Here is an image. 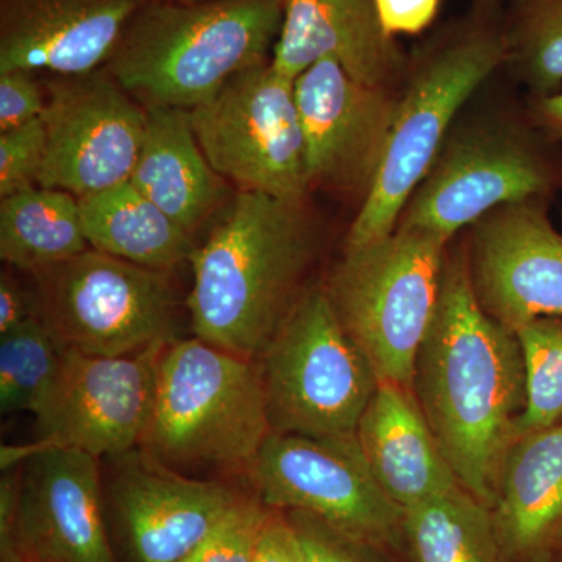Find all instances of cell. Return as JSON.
I'll return each mask as SVG.
<instances>
[{
	"mask_svg": "<svg viewBox=\"0 0 562 562\" xmlns=\"http://www.w3.org/2000/svg\"><path fill=\"white\" fill-rule=\"evenodd\" d=\"M412 387L458 482L492 509L525 408L524 358L516 333L476 301L464 246L447 251Z\"/></svg>",
	"mask_w": 562,
	"mask_h": 562,
	"instance_id": "obj_1",
	"label": "cell"
},
{
	"mask_svg": "<svg viewBox=\"0 0 562 562\" xmlns=\"http://www.w3.org/2000/svg\"><path fill=\"white\" fill-rule=\"evenodd\" d=\"M316 257L305 203L238 191L191 257L195 338L258 360L308 290Z\"/></svg>",
	"mask_w": 562,
	"mask_h": 562,
	"instance_id": "obj_2",
	"label": "cell"
},
{
	"mask_svg": "<svg viewBox=\"0 0 562 562\" xmlns=\"http://www.w3.org/2000/svg\"><path fill=\"white\" fill-rule=\"evenodd\" d=\"M502 0H472L457 20L422 44L405 70L386 151L346 247L386 238L427 176L465 103L506 66Z\"/></svg>",
	"mask_w": 562,
	"mask_h": 562,
	"instance_id": "obj_3",
	"label": "cell"
},
{
	"mask_svg": "<svg viewBox=\"0 0 562 562\" xmlns=\"http://www.w3.org/2000/svg\"><path fill=\"white\" fill-rule=\"evenodd\" d=\"M283 0H151L133 18L109 74L144 106L192 110L236 74L269 61Z\"/></svg>",
	"mask_w": 562,
	"mask_h": 562,
	"instance_id": "obj_4",
	"label": "cell"
},
{
	"mask_svg": "<svg viewBox=\"0 0 562 562\" xmlns=\"http://www.w3.org/2000/svg\"><path fill=\"white\" fill-rule=\"evenodd\" d=\"M271 432L257 360L195 336L165 347L139 449L177 472L214 468L247 475Z\"/></svg>",
	"mask_w": 562,
	"mask_h": 562,
	"instance_id": "obj_5",
	"label": "cell"
},
{
	"mask_svg": "<svg viewBox=\"0 0 562 562\" xmlns=\"http://www.w3.org/2000/svg\"><path fill=\"white\" fill-rule=\"evenodd\" d=\"M562 191L560 144L527 117L482 114L458 121L397 227L419 228L452 243L462 228L498 206L550 202Z\"/></svg>",
	"mask_w": 562,
	"mask_h": 562,
	"instance_id": "obj_6",
	"label": "cell"
},
{
	"mask_svg": "<svg viewBox=\"0 0 562 562\" xmlns=\"http://www.w3.org/2000/svg\"><path fill=\"white\" fill-rule=\"evenodd\" d=\"M450 243L419 228L344 247L325 291L379 383L412 386L414 362L438 306Z\"/></svg>",
	"mask_w": 562,
	"mask_h": 562,
	"instance_id": "obj_7",
	"label": "cell"
},
{
	"mask_svg": "<svg viewBox=\"0 0 562 562\" xmlns=\"http://www.w3.org/2000/svg\"><path fill=\"white\" fill-rule=\"evenodd\" d=\"M257 361L272 432L357 439L379 379L344 330L324 281L303 292Z\"/></svg>",
	"mask_w": 562,
	"mask_h": 562,
	"instance_id": "obj_8",
	"label": "cell"
},
{
	"mask_svg": "<svg viewBox=\"0 0 562 562\" xmlns=\"http://www.w3.org/2000/svg\"><path fill=\"white\" fill-rule=\"evenodd\" d=\"M32 279L36 316L65 349L116 358L173 339L176 295L168 272L90 249Z\"/></svg>",
	"mask_w": 562,
	"mask_h": 562,
	"instance_id": "obj_9",
	"label": "cell"
},
{
	"mask_svg": "<svg viewBox=\"0 0 562 562\" xmlns=\"http://www.w3.org/2000/svg\"><path fill=\"white\" fill-rule=\"evenodd\" d=\"M211 168L238 191L305 203L310 188L294 81L271 60L236 74L211 101L190 110Z\"/></svg>",
	"mask_w": 562,
	"mask_h": 562,
	"instance_id": "obj_10",
	"label": "cell"
},
{
	"mask_svg": "<svg viewBox=\"0 0 562 562\" xmlns=\"http://www.w3.org/2000/svg\"><path fill=\"white\" fill-rule=\"evenodd\" d=\"M247 476L268 508L310 514L373 550L402 543L403 509L373 479L357 439L271 432Z\"/></svg>",
	"mask_w": 562,
	"mask_h": 562,
	"instance_id": "obj_11",
	"label": "cell"
},
{
	"mask_svg": "<svg viewBox=\"0 0 562 562\" xmlns=\"http://www.w3.org/2000/svg\"><path fill=\"white\" fill-rule=\"evenodd\" d=\"M169 342L116 358L66 349L57 382L35 416L38 439L21 449L55 447L109 460L139 447L154 414L158 366Z\"/></svg>",
	"mask_w": 562,
	"mask_h": 562,
	"instance_id": "obj_12",
	"label": "cell"
},
{
	"mask_svg": "<svg viewBox=\"0 0 562 562\" xmlns=\"http://www.w3.org/2000/svg\"><path fill=\"white\" fill-rule=\"evenodd\" d=\"M18 465L16 509L3 558L21 562H120L106 525L101 460L68 449L3 447Z\"/></svg>",
	"mask_w": 562,
	"mask_h": 562,
	"instance_id": "obj_13",
	"label": "cell"
},
{
	"mask_svg": "<svg viewBox=\"0 0 562 562\" xmlns=\"http://www.w3.org/2000/svg\"><path fill=\"white\" fill-rule=\"evenodd\" d=\"M46 157L38 187L87 198L131 180L146 131V109L109 72L47 81Z\"/></svg>",
	"mask_w": 562,
	"mask_h": 562,
	"instance_id": "obj_14",
	"label": "cell"
},
{
	"mask_svg": "<svg viewBox=\"0 0 562 562\" xmlns=\"http://www.w3.org/2000/svg\"><path fill=\"white\" fill-rule=\"evenodd\" d=\"M109 460L106 525L125 562H183L243 497L231 484L181 475L139 447Z\"/></svg>",
	"mask_w": 562,
	"mask_h": 562,
	"instance_id": "obj_15",
	"label": "cell"
},
{
	"mask_svg": "<svg viewBox=\"0 0 562 562\" xmlns=\"http://www.w3.org/2000/svg\"><path fill=\"white\" fill-rule=\"evenodd\" d=\"M294 90L310 191L364 202L386 151L397 94L355 80L333 60L310 66Z\"/></svg>",
	"mask_w": 562,
	"mask_h": 562,
	"instance_id": "obj_16",
	"label": "cell"
},
{
	"mask_svg": "<svg viewBox=\"0 0 562 562\" xmlns=\"http://www.w3.org/2000/svg\"><path fill=\"white\" fill-rule=\"evenodd\" d=\"M549 203L498 206L469 227L464 250L476 301L508 330L562 317V233Z\"/></svg>",
	"mask_w": 562,
	"mask_h": 562,
	"instance_id": "obj_17",
	"label": "cell"
},
{
	"mask_svg": "<svg viewBox=\"0 0 562 562\" xmlns=\"http://www.w3.org/2000/svg\"><path fill=\"white\" fill-rule=\"evenodd\" d=\"M151 0H0V72L83 76L109 63Z\"/></svg>",
	"mask_w": 562,
	"mask_h": 562,
	"instance_id": "obj_18",
	"label": "cell"
},
{
	"mask_svg": "<svg viewBox=\"0 0 562 562\" xmlns=\"http://www.w3.org/2000/svg\"><path fill=\"white\" fill-rule=\"evenodd\" d=\"M333 60L355 80L391 88L408 66L387 33L375 0H283V24L271 65L294 81L310 66Z\"/></svg>",
	"mask_w": 562,
	"mask_h": 562,
	"instance_id": "obj_19",
	"label": "cell"
},
{
	"mask_svg": "<svg viewBox=\"0 0 562 562\" xmlns=\"http://www.w3.org/2000/svg\"><path fill=\"white\" fill-rule=\"evenodd\" d=\"M357 442L373 479L398 508L460 484L412 386L379 383L358 424Z\"/></svg>",
	"mask_w": 562,
	"mask_h": 562,
	"instance_id": "obj_20",
	"label": "cell"
},
{
	"mask_svg": "<svg viewBox=\"0 0 562 562\" xmlns=\"http://www.w3.org/2000/svg\"><path fill=\"white\" fill-rule=\"evenodd\" d=\"M505 562H542L562 538V424L509 447L491 509Z\"/></svg>",
	"mask_w": 562,
	"mask_h": 562,
	"instance_id": "obj_21",
	"label": "cell"
},
{
	"mask_svg": "<svg viewBox=\"0 0 562 562\" xmlns=\"http://www.w3.org/2000/svg\"><path fill=\"white\" fill-rule=\"evenodd\" d=\"M146 131L131 181L184 232H194L220 209L224 179L211 168L190 110L144 106Z\"/></svg>",
	"mask_w": 562,
	"mask_h": 562,
	"instance_id": "obj_22",
	"label": "cell"
},
{
	"mask_svg": "<svg viewBox=\"0 0 562 562\" xmlns=\"http://www.w3.org/2000/svg\"><path fill=\"white\" fill-rule=\"evenodd\" d=\"M91 249L143 268L171 273L191 261L195 247L184 232L131 180L79 199Z\"/></svg>",
	"mask_w": 562,
	"mask_h": 562,
	"instance_id": "obj_23",
	"label": "cell"
},
{
	"mask_svg": "<svg viewBox=\"0 0 562 562\" xmlns=\"http://www.w3.org/2000/svg\"><path fill=\"white\" fill-rule=\"evenodd\" d=\"M76 195L33 187L0 199V258L33 273L90 250Z\"/></svg>",
	"mask_w": 562,
	"mask_h": 562,
	"instance_id": "obj_24",
	"label": "cell"
},
{
	"mask_svg": "<svg viewBox=\"0 0 562 562\" xmlns=\"http://www.w3.org/2000/svg\"><path fill=\"white\" fill-rule=\"evenodd\" d=\"M412 562H505L491 509L461 484L403 509Z\"/></svg>",
	"mask_w": 562,
	"mask_h": 562,
	"instance_id": "obj_25",
	"label": "cell"
},
{
	"mask_svg": "<svg viewBox=\"0 0 562 562\" xmlns=\"http://www.w3.org/2000/svg\"><path fill=\"white\" fill-rule=\"evenodd\" d=\"M506 66L532 98L562 87V0H502Z\"/></svg>",
	"mask_w": 562,
	"mask_h": 562,
	"instance_id": "obj_26",
	"label": "cell"
},
{
	"mask_svg": "<svg viewBox=\"0 0 562 562\" xmlns=\"http://www.w3.org/2000/svg\"><path fill=\"white\" fill-rule=\"evenodd\" d=\"M65 350L38 316L0 335V412L36 416L57 382Z\"/></svg>",
	"mask_w": 562,
	"mask_h": 562,
	"instance_id": "obj_27",
	"label": "cell"
},
{
	"mask_svg": "<svg viewBox=\"0 0 562 562\" xmlns=\"http://www.w3.org/2000/svg\"><path fill=\"white\" fill-rule=\"evenodd\" d=\"M525 369V408L517 438L562 424V317H538L517 328Z\"/></svg>",
	"mask_w": 562,
	"mask_h": 562,
	"instance_id": "obj_28",
	"label": "cell"
},
{
	"mask_svg": "<svg viewBox=\"0 0 562 562\" xmlns=\"http://www.w3.org/2000/svg\"><path fill=\"white\" fill-rule=\"evenodd\" d=\"M268 514L257 495H243L183 562H254Z\"/></svg>",
	"mask_w": 562,
	"mask_h": 562,
	"instance_id": "obj_29",
	"label": "cell"
},
{
	"mask_svg": "<svg viewBox=\"0 0 562 562\" xmlns=\"http://www.w3.org/2000/svg\"><path fill=\"white\" fill-rule=\"evenodd\" d=\"M46 157V132L35 120L0 132V199L38 187Z\"/></svg>",
	"mask_w": 562,
	"mask_h": 562,
	"instance_id": "obj_30",
	"label": "cell"
},
{
	"mask_svg": "<svg viewBox=\"0 0 562 562\" xmlns=\"http://www.w3.org/2000/svg\"><path fill=\"white\" fill-rule=\"evenodd\" d=\"M288 514L301 536L305 562H373L371 547L351 541L310 514Z\"/></svg>",
	"mask_w": 562,
	"mask_h": 562,
	"instance_id": "obj_31",
	"label": "cell"
},
{
	"mask_svg": "<svg viewBox=\"0 0 562 562\" xmlns=\"http://www.w3.org/2000/svg\"><path fill=\"white\" fill-rule=\"evenodd\" d=\"M46 106L35 72L7 70L0 72V132L13 131L40 120Z\"/></svg>",
	"mask_w": 562,
	"mask_h": 562,
	"instance_id": "obj_32",
	"label": "cell"
},
{
	"mask_svg": "<svg viewBox=\"0 0 562 562\" xmlns=\"http://www.w3.org/2000/svg\"><path fill=\"white\" fill-rule=\"evenodd\" d=\"M254 562H305L301 536L290 514L269 508Z\"/></svg>",
	"mask_w": 562,
	"mask_h": 562,
	"instance_id": "obj_33",
	"label": "cell"
},
{
	"mask_svg": "<svg viewBox=\"0 0 562 562\" xmlns=\"http://www.w3.org/2000/svg\"><path fill=\"white\" fill-rule=\"evenodd\" d=\"M380 20L392 36L417 35L438 16L441 0H375Z\"/></svg>",
	"mask_w": 562,
	"mask_h": 562,
	"instance_id": "obj_34",
	"label": "cell"
},
{
	"mask_svg": "<svg viewBox=\"0 0 562 562\" xmlns=\"http://www.w3.org/2000/svg\"><path fill=\"white\" fill-rule=\"evenodd\" d=\"M36 316L33 292L25 291L10 273L0 276V335Z\"/></svg>",
	"mask_w": 562,
	"mask_h": 562,
	"instance_id": "obj_35",
	"label": "cell"
},
{
	"mask_svg": "<svg viewBox=\"0 0 562 562\" xmlns=\"http://www.w3.org/2000/svg\"><path fill=\"white\" fill-rule=\"evenodd\" d=\"M525 113L542 135L562 144V91L536 98L531 95Z\"/></svg>",
	"mask_w": 562,
	"mask_h": 562,
	"instance_id": "obj_36",
	"label": "cell"
},
{
	"mask_svg": "<svg viewBox=\"0 0 562 562\" xmlns=\"http://www.w3.org/2000/svg\"><path fill=\"white\" fill-rule=\"evenodd\" d=\"M173 2H180V3H203V2H211V0H173Z\"/></svg>",
	"mask_w": 562,
	"mask_h": 562,
	"instance_id": "obj_37",
	"label": "cell"
},
{
	"mask_svg": "<svg viewBox=\"0 0 562 562\" xmlns=\"http://www.w3.org/2000/svg\"><path fill=\"white\" fill-rule=\"evenodd\" d=\"M557 557H558V560L557 562H562V538H561V541L560 543H558V547H557Z\"/></svg>",
	"mask_w": 562,
	"mask_h": 562,
	"instance_id": "obj_38",
	"label": "cell"
},
{
	"mask_svg": "<svg viewBox=\"0 0 562 562\" xmlns=\"http://www.w3.org/2000/svg\"><path fill=\"white\" fill-rule=\"evenodd\" d=\"M2 562H21V561L14 560V558H3Z\"/></svg>",
	"mask_w": 562,
	"mask_h": 562,
	"instance_id": "obj_39",
	"label": "cell"
}]
</instances>
